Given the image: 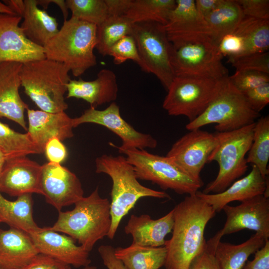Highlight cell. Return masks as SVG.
<instances>
[{
    "label": "cell",
    "instance_id": "obj_1",
    "mask_svg": "<svg viewBox=\"0 0 269 269\" xmlns=\"http://www.w3.org/2000/svg\"><path fill=\"white\" fill-rule=\"evenodd\" d=\"M172 235L165 240V269H189L205 249L204 231L215 216L213 208L196 194L186 196L173 209Z\"/></svg>",
    "mask_w": 269,
    "mask_h": 269
},
{
    "label": "cell",
    "instance_id": "obj_2",
    "mask_svg": "<svg viewBox=\"0 0 269 269\" xmlns=\"http://www.w3.org/2000/svg\"><path fill=\"white\" fill-rule=\"evenodd\" d=\"M96 172L104 173L111 178L110 214L111 226L107 235L114 239L122 219L134 207L141 198L149 197L158 199L171 197L166 192L155 190L141 184L134 168L122 155L104 154L95 160Z\"/></svg>",
    "mask_w": 269,
    "mask_h": 269
},
{
    "label": "cell",
    "instance_id": "obj_3",
    "mask_svg": "<svg viewBox=\"0 0 269 269\" xmlns=\"http://www.w3.org/2000/svg\"><path fill=\"white\" fill-rule=\"evenodd\" d=\"M74 205L71 210L58 212L56 222L49 228L69 236L90 252L109 233L112 222L110 202L100 195L97 187Z\"/></svg>",
    "mask_w": 269,
    "mask_h": 269
},
{
    "label": "cell",
    "instance_id": "obj_4",
    "mask_svg": "<svg viewBox=\"0 0 269 269\" xmlns=\"http://www.w3.org/2000/svg\"><path fill=\"white\" fill-rule=\"evenodd\" d=\"M97 29L96 25L72 17L64 20L43 47L45 58L64 64L75 77L82 75L97 64Z\"/></svg>",
    "mask_w": 269,
    "mask_h": 269
},
{
    "label": "cell",
    "instance_id": "obj_5",
    "mask_svg": "<svg viewBox=\"0 0 269 269\" xmlns=\"http://www.w3.org/2000/svg\"><path fill=\"white\" fill-rule=\"evenodd\" d=\"M69 72L64 64L46 58L27 62L20 70L21 86L40 110L65 111L68 108L64 95L71 79Z\"/></svg>",
    "mask_w": 269,
    "mask_h": 269
},
{
    "label": "cell",
    "instance_id": "obj_6",
    "mask_svg": "<svg viewBox=\"0 0 269 269\" xmlns=\"http://www.w3.org/2000/svg\"><path fill=\"white\" fill-rule=\"evenodd\" d=\"M255 123L236 130L215 133L217 144L208 162L216 161L219 171L203 193L222 192L246 172L248 166L246 155L252 143Z\"/></svg>",
    "mask_w": 269,
    "mask_h": 269
},
{
    "label": "cell",
    "instance_id": "obj_7",
    "mask_svg": "<svg viewBox=\"0 0 269 269\" xmlns=\"http://www.w3.org/2000/svg\"><path fill=\"white\" fill-rule=\"evenodd\" d=\"M229 76L223 78L215 95L204 112L189 122V131L216 124L218 132H230L255 123L260 113L253 110L243 93L231 82Z\"/></svg>",
    "mask_w": 269,
    "mask_h": 269
},
{
    "label": "cell",
    "instance_id": "obj_8",
    "mask_svg": "<svg viewBox=\"0 0 269 269\" xmlns=\"http://www.w3.org/2000/svg\"><path fill=\"white\" fill-rule=\"evenodd\" d=\"M171 44V62L175 76L215 79L228 76L218 46L209 35L190 36Z\"/></svg>",
    "mask_w": 269,
    "mask_h": 269
},
{
    "label": "cell",
    "instance_id": "obj_9",
    "mask_svg": "<svg viewBox=\"0 0 269 269\" xmlns=\"http://www.w3.org/2000/svg\"><path fill=\"white\" fill-rule=\"evenodd\" d=\"M133 166L138 179L149 181L163 190L179 194H196L203 185L202 179H194L181 169L170 158L134 148L122 151Z\"/></svg>",
    "mask_w": 269,
    "mask_h": 269
},
{
    "label": "cell",
    "instance_id": "obj_10",
    "mask_svg": "<svg viewBox=\"0 0 269 269\" xmlns=\"http://www.w3.org/2000/svg\"><path fill=\"white\" fill-rule=\"evenodd\" d=\"M132 35L141 59V69L155 76L167 90L175 75L171 62L172 45L164 25L152 21L135 23Z\"/></svg>",
    "mask_w": 269,
    "mask_h": 269
},
{
    "label": "cell",
    "instance_id": "obj_11",
    "mask_svg": "<svg viewBox=\"0 0 269 269\" xmlns=\"http://www.w3.org/2000/svg\"><path fill=\"white\" fill-rule=\"evenodd\" d=\"M222 79L175 76L167 90L162 108L170 116H184L191 122L206 110Z\"/></svg>",
    "mask_w": 269,
    "mask_h": 269
},
{
    "label": "cell",
    "instance_id": "obj_12",
    "mask_svg": "<svg viewBox=\"0 0 269 269\" xmlns=\"http://www.w3.org/2000/svg\"><path fill=\"white\" fill-rule=\"evenodd\" d=\"M72 121L73 128L83 124L93 123L113 132L121 138L122 144L119 146L112 142L110 144L117 148L120 153L134 148H154L157 145L156 139L152 135L137 131L122 117L120 107L115 102L102 110L90 107L79 117L72 118Z\"/></svg>",
    "mask_w": 269,
    "mask_h": 269
},
{
    "label": "cell",
    "instance_id": "obj_13",
    "mask_svg": "<svg viewBox=\"0 0 269 269\" xmlns=\"http://www.w3.org/2000/svg\"><path fill=\"white\" fill-rule=\"evenodd\" d=\"M176 141L166 156L191 177L201 179L200 172L217 144L215 134L198 129L189 131Z\"/></svg>",
    "mask_w": 269,
    "mask_h": 269
},
{
    "label": "cell",
    "instance_id": "obj_14",
    "mask_svg": "<svg viewBox=\"0 0 269 269\" xmlns=\"http://www.w3.org/2000/svg\"><path fill=\"white\" fill-rule=\"evenodd\" d=\"M40 194L58 212L75 204L84 197L81 182L76 175L61 164L42 165L39 182Z\"/></svg>",
    "mask_w": 269,
    "mask_h": 269
},
{
    "label": "cell",
    "instance_id": "obj_15",
    "mask_svg": "<svg viewBox=\"0 0 269 269\" xmlns=\"http://www.w3.org/2000/svg\"><path fill=\"white\" fill-rule=\"evenodd\" d=\"M223 210L227 218L224 227L216 233L220 238L247 229L269 239V198L258 195L238 206L227 205Z\"/></svg>",
    "mask_w": 269,
    "mask_h": 269
},
{
    "label": "cell",
    "instance_id": "obj_16",
    "mask_svg": "<svg viewBox=\"0 0 269 269\" xmlns=\"http://www.w3.org/2000/svg\"><path fill=\"white\" fill-rule=\"evenodd\" d=\"M20 16L0 13V63H24L45 58L43 47L29 40L20 26Z\"/></svg>",
    "mask_w": 269,
    "mask_h": 269
},
{
    "label": "cell",
    "instance_id": "obj_17",
    "mask_svg": "<svg viewBox=\"0 0 269 269\" xmlns=\"http://www.w3.org/2000/svg\"><path fill=\"white\" fill-rule=\"evenodd\" d=\"M39 254L53 258L76 268L90 265L89 252L66 234H60L48 227L28 234Z\"/></svg>",
    "mask_w": 269,
    "mask_h": 269
},
{
    "label": "cell",
    "instance_id": "obj_18",
    "mask_svg": "<svg viewBox=\"0 0 269 269\" xmlns=\"http://www.w3.org/2000/svg\"><path fill=\"white\" fill-rule=\"evenodd\" d=\"M42 165L21 156L5 161L0 176V192L11 196L40 194Z\"/></svg>",
    "mask_w": 269,
    "mask_h": 269
},
{
    "label": "cell",
    "instance_id": "obj_19",
    "mask_svg": "<svg viewBox=\"0 0 269 269\" xmlns=\"http://www.w3.org/2000/svg\"><path fill=\"white\" fill-rule=\"evenodd\" d=\"M22 65L16 62L0 63V118L11 120L27 131L24 112L28 105L19 92Z\"/></svg>",
    "mask_w": 269,
    "mask_h": 269
},
{
    "label": "cell",
    "instance_id": "obj_20",
    "mask_svg": "<svg viewBox=\"0 0 269 269\" xmlns=\"http://www.w3.org/2000/svg\"><path fill=\"white\" fill-rule=\"evenodd\" d=\"M27 115V133L43 152L50 139L57 138L62 141L74 136L72 118L64 111L50 113L28 108Z\"/></svg>",
    "mask_w": 269,
    "mask_h": 269
},
{
    "label": "cell",
    "instance_id": "obj_21",
    "mask_svg": "<svg viewBox=\"0 0 269 269\" xmlns=\"http://www.w3.org/2000/svg\"><path fill=\"white\" fill-rule=\"evenodd\" d=\"M196 194L210 205L215 212H219L231 202H241L258 195L269 198L268 177L264 178L259 170L253 165L250 172L244 177L234 181L224 191L215 194H205L198 191Z\"/></svg>",
    "mask_w": 269,
    "mask_h": 269
},
{
    "label": "cell",
    "instance_id": "obj_22",
    "mask_svg": "<svg viewBox=\"0 0 269 269\" xmlns=\"http://www.w3.org/2000/svg\"><path fill=\"white\" fill-rule=\"evenodd\" d=\"M118 85L115 73L111 70L102 69L92 81L70 79L67 85L66 98L82 99L96 108L101 105L112 103L117 99Z\"/></svg>",
    "mask_w": 269,
    "mask_h": 269
},
{
    "label": "cell",
    "instance_id": "obj_23",
    "mask_svg": "<svg viewBox=\"0 0 269 269\" xmlns=\"http://www.w3.org/2000/svg\"><path fill=\"white\" fill-rule=\"evenodd\" d=\"M175 1L176 5L164 25L170 42L173 43L199 34L210 36L206 20L197 11L195 0Z\"/></svg>",
    "mask_w": 269,
    "mask_h": 269
},
{
    "label": "cell",
    "instance_id": "obj_24",
    "mask_svg": "<svg viewBox=\"0 0 269 269\" xmlns=\"http://www.w3.org/2000/svg\"><path fill=\"white\" fill-rule=\"evenodd\" d=\"M174 224L173 210L164 216L153 219L148 214L132 215L125 227L131 235L134 244L151 247L164 246L165 236L172 232Z\"/></svg>",
    "mask_w": 269,
    "mask_h": 269
},
{
    "label": "cell",
    "instance_id": "obj_25",
    "mask_svg": "<svg viewBox=\"0 0 269 269\" xmlns=\"http://www.w3.org/2000/svg\"><path fill=\"white\" fill-rule=\"evenodd\" d=\"M39 253L30 236L15 228L0 229V267L21 269Z\"/></svg>",
    "mask_w": 269,
    "mask_h": 269
},
{
    "label": "cell",
    "instance_id": "obj_26",
    "mask_svg": "<svg viewBox=\"0 0 269 269\" xmlns=\"http://www.w3.org/2000/svg\"><path fill=\"white\" fill-rule=\"evenodd\" d=\"M20 25L26 37L34 44L44 47L59 31L55 17L38 7L36 0H24Z\"/></svg>",
    "mask_w": 269,
    "mask_h": 269
},
{
    "label": "cell",
    "instance_id": "obj_27",
    "mask_svg": "<svg viewBox=\"0 0 269 269\" xmlns=\"http://www.w3.org/2000/svg\"><path fill=\"white\" fill-rule=\"evenodd\" d=\"M32 194L17 197L14 201L5 198L0 192V222L10 228L31 234L40 231L33 217Z\"/></svg>",
    "mask_w": 269,
    "mask_h": 269
},
{
    "label": "cell",
    "instance_id": "obj_28",
    "mask_svg": "<svg viewBox=\"0 0 269 269\" xmlns=\"http://www.w3.org/2000/svg\"><path fill=\"white\" fill-rule=\"evenodd\" d=\"M266 240L261 235L255 233L239 245L220 241L214 251L220 269H243L249 256L263 247Z\"/></svg>",
    "mask_w": 269,
    "mask_h": 269
},
{
    "label": "cell",
    "instance_id": "obj_29",
    "mask_svg": "<svg viewBox=\"0 0 269 269\" xmlns=\"http://www.w3.org/2000/svg\"><path fill=\"white\" fill-rule=\"evenodd\" d=\"M115 255L127 269H159L164 265V246L151 247L132 243L126 248L115 249Z\"/></svg>",
    "mask_w": 269,
    "mask_h": 269
},
{
    "label": "cell",
    "instance_id": "obj_30",
    "mask_svg": "<svg viewBox=\"0 0 269 269\" xmlns=\"http://www.w3.org/2000/svg\"><path fill=\"white\" fill-rule=\"evenodd\" d=\"M244 17L236 0H222L205 18L212 40L218 46L224 36L234 32Z\"/></svg>",
    "mask_w": 269,
    "mask_h": 269
},
{
    "label": "cell",
    "instance_id": "obj_31",
    "mask_svg": "<svg viewBox=\"0 0 269 269\" xmlns=\"http://www.w3.org/2000/svg\"><path fill=\"white\" fill-rule=\"evenodd\" d=\"M233 32L240 35L244 40L245 49L242 56L268 51L269 19L244 16Z\"/></svg>",
    "mask_w": 269,
    "mask_h": 269
},
{
    "label": "cell",
    "instance_id": "obj_32",
    "mask_svg": "<svg viewBox=\"0 0 269 269\" xmlns=\"http://www.w3.org/2000/svg\"><path fill=\"white\" fill-rule=\"evenodd\" d=\"M175 0H133L125 15L133 23L152 21L164 25Z\"/></svg>",
    "mask_w": 269,
    "mask_h": 269
},
{
    "label": "cell",
    "instance_id": "obj_33",
    "mask_svg": "<svg viewBox=\"0 0 269 269\" xmlns=\"http://www.w3.org/2000/svg\"><path fill=\"white\" fill-rule=\"evenodd\" d=\"M0 151L5 161L43 151L30 138L28 134L17 132L0 121Z\"/></svg>",
    "mask_w": 269,
    "mask_h": 269
},
{
    "label": "cell",
    "instance_id": "obj_34",
    "mask_svg": "<svg viewBox=\"0 0 269 269\" xmlns=\"http://www.w3.org/2000/svg\"><path fill=\"white\" fill-rule=\"evenodd\" d=\"M133 23L125 15L108 16L97 26L96 49L101 55H108L110 48L119 40L127 35H132Z\"/></svg>",
    "mask_w": 269,
    "mask_h": 269
},
{
    "label": "cell",
    "instance_id": "obj_35",
    "mask_svg": "<svg viewBox=\"0 0 269 269\" xmlns=\"http://www.w3.org/2000/svg\"><path fill=\"white\" fill-rule=\"evenodd\" d=\"M247 163L257 167L262 176L266 178L269 175V117H262L255 123L252 143L248 152Z\"/></svg>",
    "mask_w": 269,
    "mask_h": 269
},
{
    "label": "cell",
    "instance_id": "obj_36",
    "mask_svg": "<svg viewBox=\"0 0 269 269\" xmlns=\"http://www.w3.org/2000/svg\"><path fill=\"white\" fill-rule=\"evenodd\" d=\"M71 17L97 26L108 17L105 0H66Z\"/></svg>",
    "mask_w": 269,
    "mask_h": 269
},
{
    "label": "cell",
    "instance_id": "obj_37",
    "mask_svg": "<svg viewBox=\"0 0 269 269\" xmlns=\"http://www.w3.org/2000/svg\"><path fill=\"white\" fill-rule=\"evenodd\" d=\"M113 58L114 63L121 64L131 60L141 67L142 63L137 47L132 35H127L117 42L109 50L108 55Z\"/></svg>",
    "mask_w": 269,
    "mask_h": 269
},
{
    "label": "cell",
    "instance_id": "obj_38",
    "mask_svg": "<svg viewBox=\"0 0 269 269\" xmlns=\"http://www.w3.org/2000/svg\"><path fill=\"white\" fill-rule=\"evenodd\" d=\"M228 78L232 84L242 93L269 83V74L256 71H236Z\"/></svg>",
    "mask_w": 269,
    "mask_h": 269
},
{
    "label": "cell",
    "instance_id": "obj_39",
    "mask_svg": "<svg viewBox=\"0 0 269 269\" xmlns=\"http://www.w3.org/2000/svg\"><path fill=\"white\" fill-rule=\"evenodd\" d=\"M228 62L236 71L251 70L269 74V53H256L233 59H228Z\"/></svg>",
    "mask_w": 269,
    "mask_h": 269
},
{
    "label": "cell",
    "instance_id": "obj_40",
    "mask_svg": "<svg viewBox=\"0 0 269 269\" xmlns=\"http://www.w3.org/2000/svg\"><path fill=\"white\" fill-rule=\"evenodd\" d=\"M218 49L222 57L233 59L242 56L245 49L243 38L233 32L224 36L218 45Z\"/></svg>",
    "mask_w": 269,
    "mask_h": 269
},
{
    "label": "cell",
    "instance_id": "obj_41",
    "mask_svg": "<svg viewBox=\"0 0 269 269\" xmlns=\"http://www.w3.org/2000/svg\"><path fill=\"white\" fill-rule=\"evenodd\" d=\"M245 16L269 19V0H236Z\"/></svg>",
    "mask_w": 269,
    "mask_h": 269
},
{
    "label": "cell",
    "instance_id": "obj_42",
    "mask_svg": "<svg viewBox=\"0 0 269 269\" xmlns=\"http://www.w3.org/2000/svg\"><path fill=\"white\" fill-rule=\"evenodd\" d=\"M218 243L213 237L209 240L205 250L193 261L189 269H220L214 256Z\"/></svg>",
    "mask_w": 269,
    "mask_h": 269
},
{
    "label": "cell",
    "instance_id": "obj_43",
    "mask_svg": "<svg viewBox=\"0 0 269 269\" xmlns=\"http://www.w3.org/2000/svg\"><path fill=\"white\" fill-rule=\"evenodd\" d=\"M251 108L259 113L269 103V83L243 93Z\"/></svg>",
    "mask_w": 269,
    "mask_h": 269
},
{
    "label": "cell",
    "instance_id": "obj_44",
    "mask_svg": "<svg viewBox=\"0 0 269 269\" xmlns=\"http://www.w3.org/2000/svg\"><path fill=\"white\" fill-rule=\"evenodd\" d=\"M44 152L49 162L61 164L68 156L66 147L62 141L57 138H53L47 141Z\"/></svg>",
    "mask_w": 269,
    "mask_h": 269
},
{
    "label": "cell",
    "instance_id": "obj_45",
    "mask_svg": "<svg viewBox=\"0 0 269 269\" xmlns=\"http://www.w3.org/2000/svg\"><path fill=\"white\" fill-rule=\"evenodd\" d=\"M21 269H72L70 266L42 254H37Z\"/></svg>",
    "mask_w": 269,
    "mask_h": 269
},
{
    "label": "cell",
    "instance_id": "obj_46",
    "mask_svg": "<svg viewBox=\"0 0 269 269\" xmlns=\"http://www.w3.org/2000/svg\"><path fill=\"white\" fill-rule=\"evenodd\" d=\"M254 259L247 261L243 269H269V240L255 253Z\"/></svg>",
    "mask_w": 269,
    "mask_h": 269
},
{
    "label": "cell",
    "instance_id": "obj_47",
    "mask_svg": "<svg viewBox=\"0 0 269 269\" xmlns=\"http://www.w3.org/2000/svg\"><path fill=\"white\" fill-rule=\"evenodd\" d=\"M98 252L104 265L108 269H127L123 263L115 255V248L109 245H102L98 248Z\"/></svg>",
    "mask_w": 269,
    "mask_h": 269
},
{
    "label": "cell",
    "instance_id": "obj_48",
    "mask_svg": "<svg viewBox=\"0 0 269 269\" xmlns=\"http://www.w3.org/2000/svg\"><path fill=\"white\" fill-rule=\"evenodd\" d=\"M109 16L124 15L130 8L133 0H105Z\"/></svg>",
    "mask_w": 269,
    "mask_h": 269
},
{
    "label": "cell",
    "instance_id": "obj_49",
    "mask_svg": "<svg viewBox=\"0 0 269 269\" xmlns=\"http://www.w3.org/2000/svg\"><path fill=\"white\" fill-rule=\"evenodd\" d=\"M222 0H195L196 7L205 19L221 3Z\"/></svg>",
    "mask_w": 269,
    "mask_h": 269
},
{
    "label": "cell",
    "instance_id": "obj_50",
    "mask_svg": "<svg viewBox=\"0 0 269 269\" xmlns=\"http://www.w3.org/2000/svg\"><path fill=\"white\" fill-rule=\"evenodd\" d=\"M16 15L21 17L24 9V0H5L2 1Z\"/></svg>",
    "mask_w": 269,
    "mask_h": 269
},
{
    "label": "cell",
    "instance_id": "obj_51",
    "mask_svg": "<svg viewBox=\"0 0 269 269\" xmlns=\"http://www.w3.org/2000/svg\"><path fill=\"white\" fill-rule=\"evenodd\" d=\"M51 3H54L56 4L61 9L64 20L67 19L68 15V8L67 7L66 0H50Z\"/></svg>",
    "mask_w": 269,
    "mask_h": 269
},
{
    "label": "cell",
    "instance_id": "obj_52",
    "mask_svg": "<svg viewBox=\"0 0 269 269\" xmlns=\"http://www.w3.org/2000/svg\"><path fill=\"white\" fill-rule=\"evenodd\" d=\"M0 13L10 15H16L7 5L0 1Z\"/></svg>",
    "mask_w": 269,
    "mask_h": 269
},
{
    "label": "cell",
    "instance_id": "obj_53",
    "mask_svg": "<svg viewBox=\"0 0 269 269\" xmlns=\"http://www.w3.org/2000/svg\"><path fill=\"white\" fill-rule=\"evenodd\" d=\"M81 269H97V267L96 266L89 265L83 267Z\"/></svg>",
    "mask_w": 269,
    "mask_h": 269
},
{
    "label": "cell",
    "instance_id": "obj_54",
    "mask_svg": "<svg viewBox=\"0 0 269 269\" xmlns=\"http://www.w3.org/2000/svg\"><path fill=\"white\" fill-rule=\"evenodd\" d=\"M5 159L2 153L0 151V163L5 162Z\"/></svg>",
    "mask_w": 269,
    "mask_h": 269
},
{
    "label": "cell",
    "instance_id": "obj_55",
    "mask_svg": "<svg viewBox=\"0 0 269 269\" xmlns=\"http://www.w3.org/2000/svg\"><path fill=\"white\" fill-rule=\"evenodd\" d=\"M4 162L0 163V176Z\"/></svg>",
    "mask_w": 269,
    "mask_h": 269
},
{
    "label": "cell",
    "instance_id": "obj_56",
    "mask_svg": "<svg viewBox=\"0 0 269 269\" xmlns=\"http://www.w3.org/2000/svg\"><path fill=\"white\" fill-rule=\"evenodd\" d=\"M0 269H2L0 267Z\"/></svg>",
    "mask_w": 269,
    "mask_h": 269
},
{
    "label": "cell",
    "instance_id": "obj_57",
    "mask_svg": "<svg viewBox=\"0 0 269 269\" xmlns=\"http://www.w3.org/2000/svg\"><path fill=\"white\" fill-rule=\"evenodd\" d=\"M0 223H1V222H0Z\"/></svg>",
    "mask_w": 269,
    "mask_h": 269
}]
</instances>
